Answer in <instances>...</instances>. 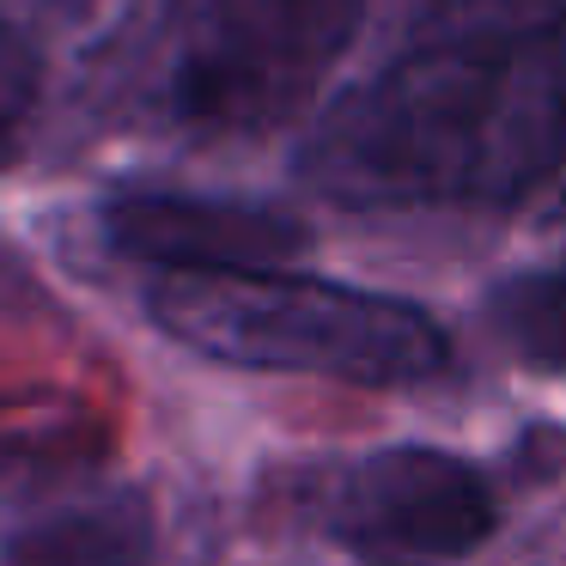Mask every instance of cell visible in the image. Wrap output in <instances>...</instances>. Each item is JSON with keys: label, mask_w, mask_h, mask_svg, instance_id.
Here are the masks:
<instances>
[{"label": "cell", "mask_w": 566, "mask_h": 566, "mask_svg": "<svg viewBox=\"0 0 566 566\" xmlns=\"http://www.w3.org/2000/svg\"><path fill=\"white\" fill-rule=\"evenodd\" d=\"M147 317L184 347L250 371H298L335 384H427L444 371L451 342L415 298L366 293L281 262L250 269H159Z\"/></svg>", "instance_id": "obj_2"}, {"label": "cell", "mask_w": 566, "mask_h": 566, "mask_svg": "<svg viewBox=\"0 0 566 566\" xmlns=\"http://www.w3.org/2000/svg\"><path fill=\"white\" fill-rule=\"evenodd\" d=\"M366 0H177L165 104L201 135L293 123L347 55Z\"/></svg>", "instance_id": "obj_3"}, {"label": "cell", "mask_w": 566, "mask_h": 566, "mask_svg": "<svg viewBox=\"0 0 566 566\" xmlns=\"http://www.w3.org/2000/svg\"><path fill=\"white\" fill-rule=\"evenodd\" d=\"M104 238L153 269H250L305 250L293 213L213 196H123L104 208Z\"/></svg>", "instance_id": "obj_5"}, {"label": "cell", "mask_w": 566, "mask_h": 566, "mask_svg": "<svg viewBox=\"0 0 566 566\" xmlns=\"http://www.w3.org/2000/svg\"><path fill=\"white\" fill-rule=\"evenodd\" d=\"M38 86H43L38 50L25 43V31L13 19L0 13V165L19 153L31 116H38Z\"/></svg>", "instance_id": "obj_7"}, {"label": "cell", "mask_w": 566, "mask_h": 566, "mask_svg": "<svg viewBox=\"0 0 566 566\" xmlns=\"http://www.w3.org/2000/svg\"><path fill=\"white\" fill-rule=\"evenodd\" d=\"M493 329L524 366L566 378V262L505 281L493 293Z\"/></svg>", "instance_id": "obj_6"}, {"label": "cell", "mask_w": 566, "mask_h": 566, "mask_svg": "<svg viewBox=\"0 0 566 566\" xmlns=\"http://www.w3.org/2000/svg\"><path fill=\"white\" fill-rule=\"evenodd\" d=\"M500 524L488 475L439 444H384L329 481L323 530L366 566H457Z\"/></svg>", "instance_id": "obj_4"}, {"label": "cell", "mask_w": 566, "mask_h": 566, "mask_svg": "<svg viewBox=\"0 0 566 566\" xmlns=\"http://www.w3.org/2000/svg\"><path fill=\"white\" fill-rule=\"evenodd\" d=\"M566 159V0H427L329 104L298 184L342 208H512Z\"/></svg>", "instance_id": "obj_1"}]
</instances>
